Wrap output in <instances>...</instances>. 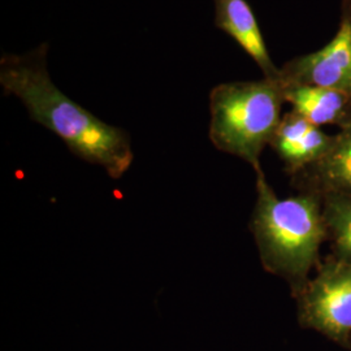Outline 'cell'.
<instances>
[{"label": "cell", "instance_id": "obj_3", "mask_svg": "<svg viewBox=\"0 0 351 351\" xmlns=\"http://www.w3.org/2000/svg\"><path fill=\"white\" fill-rule=\"evenodd\" d=\"M285 88L280 78L220 84L210 94V139L217 150L262 169L261 155L281 121Z\"/></svg>", "mask_w": 351, "mask_h": 351}, {"label": "cell", "instance_id": "obj_10", "mask_svg": "<svg viewBox=\"0 0 351 351\" xmlns=\"http://www.w3.org/2000/svg\"><path fill=\"white\" fill-rule=\"evenodd\" d=\"M320 198L326 233L332 239L335 255L351 262V195L326 193Z\"/></svg>", "mask_w": 351, "mask_h": 351}, {"label": "cell", "instance_id": "obj_1", "mask_svg": "<svg viewBox=\"0 0 351 351\" xmlns=\"http://www.w3.org/2000/svg\"><path fill=\"white\" fill-rule=\"evenodd\" d=\"M49 45L0 60V85L23 101L30 117L47 128L75 156L101 167L114 180L129 171L134 155L128 133L110 125L56 88L47 69Z\"/></svg>", "mask_w": 351, "mask_h": 351}, {"label": "cell", "instance_id": "obj_7", "mask_svg": "<svg viewBox=\"0 0 351 351\" xmlns=\"http://www.w3.org/2000/svg\"><path fill=\"white\" fill-rule=\"evenodd\" d=\"M215 25L233 38L262 69L265 78H278L258 20L246 0H213Z\"/></svg>", "mask_w": 351, "mask_h": 351}, {"label": "cell", "instance_id": "obj_11", "mask_svg": "<svg viewBox=\"0 0 351 351\" xmlns=\"http://www.w3.org/2000/svg\"><path fill=\"white\" fill-rule=\"evenodd\" d=\"M341 17L351 23V0H341Z\"/></svg>", "mask_w": 351, "mask_h": 351}, {"label": "cell", "instance_id": "obj_9", "mask_svg": "<svg viewBox=\"0 0 351 351\" xmlns=\"http://www.w3.org/2000/svg\"><path fill=\"white\" fill-rule=\"evenodd\" d=\"M285 101L314 125L341 128L351 121V94L308 85L284 86Z\"/></svg>", "mask_w": 351, "mask_h": 351}, {"label": "cell", "instance_id": "obj_6", "mask_svg": "<svg viewBox=\"0 0 351 351\" xmlns=\"http://www.w3.org/2000/svg\"><path fill=\"white\" fill-rule=\"evenodd\" d=\"M332 142L333 136L291 110L281 117L269 146L289 173L297 176L317 163L330 149Z\"/></svg>", "mask_w": 351, "mask_h": 351}, {"label": "cell", "instance_id": "obj_5", "mask_svg": "<svg viewBox=\"0 0 351 351\" xmlns=\"http://www.w3.org/2000/svg\"><path fill=\"white\" fill-rule=\"evenodd\" d=\"M284 86L308 85L351 94V23L341 17L339 30L324 47L289 60L280 68Z\"/></svg>", "mask_w": 351, "mask_h": 351}, {"label": "cell", "instance_id": "obj_4", "mask_svg": "<svg viewBox=\"0 0 351 351\" xmlns=\"http://www.w3.org/2000/svg\"><path fill=\"white\" fill-rule=\"evenodd\" d=\"M295 298L301 326L351 350V262L326 258Z\"/></svg>", "mask_w": 351, "mask_h": 351}, {"label": "cell", "instance_id": "obj_2", "mask_svg": "<svg viewBox=\"0 0 351 351\" xmlns=\"http://www.w3.org/2000/svg\"><path fill=\"white\" fill-rule=\"evenodd\" d=\"M256 173V202L251 229L264 269L282 277L297 295L317 267L328 237L320 195L311 191L280 198L262 169Z\"/></svg>", "mask_w": 351, "mask_h": 351}, {"label": "cell", "instance_id": "obj_8", "mask_svg": "<svg viewBox=\"0 0 351 351\" xmlns=\"http://www.w3.org/2000/svg\"><path fill=\"white\" fill-rule=\"evenodd\" d=\"M295 177L317 195L326 193L351 195V121L333 136L326 155Z\"/></svg>", "mask_w": 351, "mask_h": 351}]
</instances>
